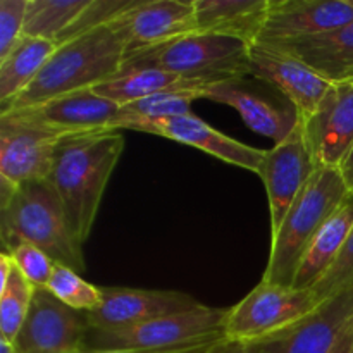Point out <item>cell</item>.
<instances>
[{"label":"cell","mask_w":353,"mask_h":353,"mask_svg":"<svg viewBox=\"0 0 353 353\" xmlns=\"http://www.w3.org/2000/svg\"><path fill=\"white\" fill-rule=\"evenodd\" d=\"M23 119L61 131L64 134L110 131L114 119L119 114V105L103 99L93 88L69 93L47 100L28 109L10 110Z\"/></svg>","instance_id":"obj_19"},{"label":"cell","mask_w":353,"mask_h":353,"mask_svg":"<svg viewBox=\"0 0 353 353\" xmlns=\"http://www.w3.org/2000/svg\"><path fill=\"white\" fill-rule=\"evenodd\" d=\"M124 150L117 131L65 134L59 141L50 183L57 192L72 236L85 245L103 192Z\"/></svg>","instance_id":"obj_1"},{"label":"cell","mask_w":353,"mask_h":353,"mask_svg":"<svg viewBox=\"0 0 353 353\" xmlns=\"http://www.w3.org/2000/svg\"><path fill=\"white\" fill-rule=\"evenodd\" d=\"M230 309L200 305L123 327H90L85 348L152 353H202L226 338Z\"/></svg>","instance_id":"obj_5"},{"label":"cell","mask_w":353,"mask_h":353,"mask_svg":"<svg viewBox=\"0 0 353 353\" xmlns=\"http://www.w3.org/2000/svg\"><path fill=\"white\" fill-rule=\"evenodd\" d=\"M90 323L48 290H34L30 314L14 341L17 353H76L85 348Z\"/></svg>","instance_id":"obj_10"},{"label":"cell","mask_w":353,"mask_h":353,"mask_svg":"<svg viewBox=\"0 0 353 353\" xmlns=\"http://www.w3.org/2000/svg\"><path fill=\"white\" fill-rule=\"evenodd\" d=\"M138 0H90L88 7L79 14L78 19L57 38L55 43L62 45L69 40L81 37V34L90 33L93 30L112 24L114 21L130 9H133Z\"/></svg>","instance_id":"obj_29"},{"label":"cell","mask_w":353,"mask_h":353,"mask_svg":"<svg viewBox=\"0 0 353 353\" xmlns=\"http://www.w3.org/2000/svg\"><path fill=\"white\" fill-rule=\"evenodd\" d=\"M202 99L233 107L252 131L271 138L274 145L300 124L296 107L274 86L250 74L212 83L203 88Z\"/></svg>","instance_id":"obj_8"},{"label":"cell","mask_w":353,"mask_h":353,"mask_svg":"<svg viewBox=\"0 0 353 353\" xmlns=\"http://www.w3.org/2000/svg\"><path fill=\"white\" fill-rule=\"evenodd\" d=\"M62 137L61 131L16 114H0V179L14 186L50 179Z\"/></svg>","instance_id":"obj_9"},{"label":"cell","mask_w":353,"mask_h":353,"mask_svg":"<svg viewBox=\"0 0 353 353\" xmlns=\"http://www.w3.org/2000/svg\"><path fill=\"white\" fill-rule=\"evenodd\" d=\"M88 3L90 0H28L24 37L57 41Z\"/></svg>","instance_id":"obj_27"},{"label":"cell","mask_w":353,"mask_h":353,"mask_svg":"<svg viewBox=\"0 0 353 353\" xmlns=\"http://www.w3.org/2000/svg\"><path fill=\"white\" fill-rule=\"evenodd\" d=\"M34 286L21 274L9 252L0 255V338L14 345L30 314Z\"/></svg>","instance_id":"obj_25"},{"label":"cell","mask_w":353,"mask_h":353,"mask_svg":"<svg viewBox=\"0 0 353 353\" xmlns=\"http://www.w3.org/2000/svg\"><path fill=\"white\" fill-rule=\"evenodd\" d=\"M202 353H248V350L243 341L224 338V340L217 341V343H214L212 347H209Z\"/></svg>","instance_id":"obj_33"},{"label":"cell","mask_w":353,"mask_h":353,"mask_svg":"<svg viewBox=\"0 0 353 353\" xmlns=\"http://www.w3.org/2000/svg\"><path fill=\"white\" fill-rule=\"evenodd\" d=\"M134 131L157 134V137L188 145V147L205 152V154L212 155L219 161L228 162L231 165H238V168L247 169L255 174H259L261 164L264 161L265 150L230 138L228 134L221 133L216 128L207 124L203 119L196 117L195 114H185V116L169 117V119L154 121V123H143Z\"/></svg>","instance_id":"obj_18"},{"label":"cell","mask_w":353,"mask_h":353,"mask_svg":"<svg viewBox=\"0 0 353 353\" xmlns=\"http://www.w3.org/2000/svg\"><path fill=\"white\" fill-rule=\"evenodd\" d=\"M324 302L326 300L314 290H296L261 281L230 309L226 338L248 343L271 336L302 321Z\"/></svg>","instance_id":"obj_7"},{"label":"cell","mask_w":353,"mask_h":353,"mask_svg":"<svg viewBox=\"0 0 353 353\" xmlns=\"http://www.w3.org/2000/svg\"><path fill=\"white\" fill-rule=\"evenodd\" d=\"M200 33L240 38L254 45L261 37L271 0H193Z\"/></svg>","instance_id":"obj_20"},{"label":"cell","mask_w":353,"mask_h":353,"mask_svg":"<svg viewBox=\"0 0 353 353\" xmlns=\"http://www.w3.org/2000/svg\"><path fill=\"white\" fill-rule=\"evenodd\" d=\"M102 303L85 312L90 327H123L203 305L193 296L169 290L102 288Z\"/></svg>","instance_id":"obj_17"},{"label":"cell","mask_w":353,"mask_h":353,"mask_svg":"<svg viewBox=\"0 0 353 353\" xmlns=\"http://www.w3.org/2000/svg\"><path fill=\"white\" fill-rule=\"evenodd\" d=\"M55 50V41L23 37L6 57L0 59V107L17 99L38 78Z\"/></svg>","instance_id":"obj_23"},{"label":"cell","mask_w":353,"mask_h":353,"mask_svg":"<svg viewBox=\"0 0 353 353\" xmlns=\"http://www.w3.org/2000/svg\"><path fill=\"white\" fill-rule=\"evenodd\" d=\"M250 47L240 38L196 31L126 55L123 69L155 68L186 81L209 86L224 79L248 76Z\"/></svg>","instance_id":"obj_6"},{"label":"cell","mask_w":353,"mask_h":353,"mask_svg":"<svg viewBox=\"0 0 353 353\" xmlns=\"http://www.w3.org/2000/svg\"><path fill=\"white\" fill-rule=\"evenodd\" d=\"M76 353H152V352H137V350H90V348H83V350Z\"/></svg>","instance_id":"obj_36"},{"label":"cell","mask_w":353,"mask_h":353,"mask_svg":"<svg viewBox=\"0 0 353 353\" xmlns=\"http://www.w3.org/2000/svg\"><path fill=\"white\" fill-rule=\"evenodd\" d=\"M317 169H338L353 145V79L334 83L312 116L300 121Z\"/></svg>","instance_id":"obj_14"},{"label":"cell","mask_w":353,"mask_h":353,"mask_svg":"<svg viewBox=\"0 0 353 353\" xmlns=\"http://www.w3.org/2000/svg\"><path fill=\"white\" fill-rule=\"evenodd\" d=\"M45 290H48L59 302L78 312H93L102 303L100 286L85 281L79 272L61 264H55L50 281Z\"/></svg>","instance_id":"obj_28"},{"label":"cell","mask_w":353,"mask_h":353,"mask_svg":"<svg viewBox=\"0 0 353 353\" xmlns=\"http://www.w3.org/2000/svg\"><path fill=\"white\" fill-rule=\"evenodd\" d=\"M350 2H352V3H353V0H350Z\"/></svg>","instance_id":"obj_37"},{"label":"cell","mask_w":353,"mask_h":353,"mask_svg":"<svg viewBox=\"0 0 353 353\" xmlns=\"http://www.w3.org/2000/svg\"><path fill=\"white\" fill-rule=\"evenodd\" d=\"M330 353H353V317L350 323L341 331L340 338L334 343L333 350Z\"/></svg>","instance_id":"obj_34"},{"label":"cell","mask_w":353,"mask_h":353,"mask_svg":"<svg viewBox=\"0 0 353 353\" xmlns=\"http://www.w3.org/2000/svg\"><path fill=\"white\" fill-rule=\"evenodd\" d=\"M202 88H178L147 97L138 102L119 107V114L114 119L110 131L137 130L143 123L169 119V117L192 114V103L202 99Z\"/></svg>","instance_id":"obj_26"},{"label":"cell","mask_w":353,"mask_h":353,"mask_svg":"<svg viewBox=\"0 0 353 353\" xmlns=\"http://www.w3.org/2000/svg\"><path fill=\"white\" fill-rule=\"evenodd\" d=\"M254 78L268 81L286 97L300 114V121L312 116L333 83L321 78L300 59L271 47L254 43L250 47V71Z\"/></svg>","instance_id":"obj_16"},{"label":"cell","mask_w":353,"mask_h":353,"mask_svg":"<svg viewBox=\"0 0 353 353\" xmlns=\"http://www.w3.org/2000/svg\"><path fill=\"white\" fill-rule=\"evenodd\" d=\"M350 196L338 169L319 168L272 233L271 255L262 281L292 286L303 255L324 224Z\"/></svg>","instance_id":"obj_4"},{"label":"cell","mask_w":353,"mask_h":353,"mask_svg":"<svg viewBox=\"0 0 353 353\" xmlns=\"http://www.w3.org/2000/svg\"><path fill=\"white\" fill-rule=\"evenodd\" d=\"M271 47L300 59L321 78L333 85L353 79V21L321 37Z\"/></svg>","instance_id":"obj_21"},{"label":"cell","mask_w":353,"mask_h":353,"mask_svg":"<svg viewBox=\"0 0 353 353\" xmlns=\"http://www.w3.org/2000/svg\"><path fill=\"white\" fill-rule=\"evenodd\" d=\"M353 228V195L327 219L299 265L293 288L312 290L333 269Z\"/></svg>","instance_id":"obj_22"},{"label":"cell","mask_w":353,"mask_h":353,"mask_svg":"<svg viewBox=\"0 0 353 353\" xmlns=\"http://www.w3.org/2000/svg\"><path fill=\"white\" fill-rule=\"evenodd\" d=\"M28 0H0V59L24 37Z\"/></svg>","instance_id":"obj_31"},{"label":"cell","mask_w":353,"mask_h":353,"mask_svg":"<svg viewBox=\"0 0 353 353\" xmlns=\"http://www.w3.org/2000/svg\"><path fill=\"white\" fill-rule=\"evenodd\" d=\"M350 286H353V228L336 264L327 272L326 278L312 290L321 299L327 300L338 293L345 292Z\"/></svg>","instance_id":"obj_32"},{"label":"cell","mask_w":353,"mask_h":353,"mask_svg":"<svg viewBox=\"0 0 353 353\" xmlns=\"http://www.w3.org/2000/svg\"><path fill=\"white\" fill-rule=\"evenodd\" d=\"M338 171H340L341 178H343V181H345V185H347L350 195H353V145H352L350 152L347 154V157H345V161L341 162V165L338 168Z\"/></svg>","instance_id":"obj_35"},{"label":"cell","mask_w":353,"mask_h":353,"mask_svg":"<svg viewBox=\"0 0 353 353\" xmlns=\"http://www.w3.org/2000/svg\"><path fill=\"white\" fill-rule=\"evenodd\" d=\"M352 317L353 286L286 330L245 345L248 353H330Z\"/></svg>","instance_id":"obj_11"},{"label":"cell","mask_w":353,"mask_h":353,"mask_svg":"<svg viewBox=\"0 0 353 353\" xmlns=\"http://www.w3.org/2000/svg\"><path fill=\"white\" fill-rule=\"evenodd\" d=\"M126 55V43L112 24L57 45V50L48 59L38 78L17 99L0 107V114L95 88L123 69Z\"/></svg>","instance_id":"obj_3"},{"label":"cell","mask_w":353,"mask_h":353,"mask_svg":"<svg viewBox=\"0 0 353 353\" xmlns=\"http://www.w3.org/2000/svg\"><path fill=\"white\" fill-rule=\"evenodd\" d=\"M112 26L123 37L128 55L199 31L193 0H138Z\"/></svg>","instance_id":"obj_15"},{"label":"cell","mask_w":353,"mask_h":353,"mask_svg":"<svg viewBox=\"0 0 353 353\" xmlns=\"http://www.w3.org/2000/svg\"><path fill=\"white\" fill-rule=\"evenodd\" d=\"M178 88H205L202 83L186 81L172 72L155 68H126L112 78L97 85L95 92L116 105L123 107L157 93Z\"/></svg>","instance_id":"obj_24"},{"label":"cell","mask_w":353,"mask_h":353,"mask_svg":"<svg viewBox=\"0 0 353 353\" xmlns=\"http://www.w3.org/2000/svg\"><path fill=\"white\" fill-rule=\"evenodd\" d=\"M353 21L350 0H271L255 43L279 45L331 33Z\"/></svg>","instance_id":"obj_13"},{"label":"cell","mask_w":353,"mask_h":353,"mask_svg":"<svg viewBox=\"0 0 353 353\" xmlns=\"http://www.w3.org/2000/svg\"><path fill=\"white\" fill-rule=\"evenodd\" d=\"M0 236L3 250L30 243L55 264L85 272L83 247L72 236L64 209L50 179L23 186L0 179Z\"/></svg>","instance_id":"obj_2"},{"label":"cell","mask_w":353,"mask_h":353,"mask_svg":"<svg viewBox=\"0 0 353 353\" xmlns=\"http://www.w3.org/2000/svg\"><path fill=\"white\" fill-rule=\"evenodd\" d=\"M316 171L317 165L307 147L302 124L286 140L265 150L259 176L268 190L272 233L281 226L285 216Z\"/></svg>","instance_id":"obj_12"},{"label":"cell","mask_w":353,"mask_h":353,"mask_svg":"<svg viewBox=\"0 0 353 353\" xmlns=\"http://www.w3.org/2000/svg\"><path fill=\"white\" fill-rule=\"evenodd\" d=\"M3 252H9L16 268L34 288H47L55 262L43 250L30 243H17L10 250Z\"/></svg>","instance_id":"obj_30"}]
</instances>
